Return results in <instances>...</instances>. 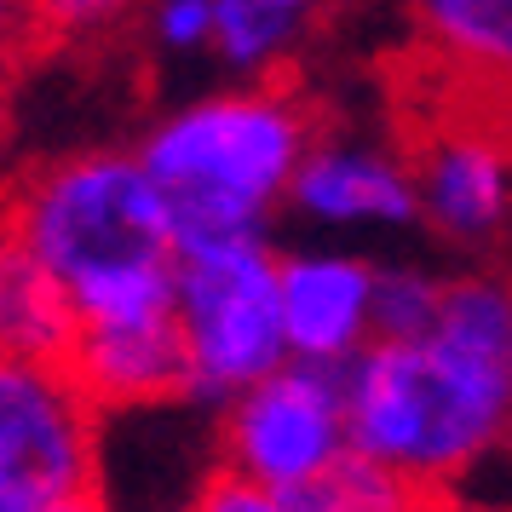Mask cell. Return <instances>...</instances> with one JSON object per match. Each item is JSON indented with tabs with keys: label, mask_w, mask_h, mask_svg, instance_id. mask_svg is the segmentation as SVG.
Masks as SVG:
<instances>
[{
	"label": "cell",
	"mask_w": 512,
	"mask_h": 512,
	"mask_svg": "<svg viewBox=\"0 0 512 512\" xmlns=\"http://www.w3.org/2000/svg\"><path fill=\"white\" fill-rule=\"evenodd\" d=\"M311 150V110L282 87L225 93L167 116L133 156L162 202L173 259L254 242Z\"/></svg>",
	"instance_id": "cell-1"
},
{
	"label": "cell",
	"mask_w": 512,
	"mask_h": 512,
	"mask_svg": "<svg viewBox=\"0 0 512 512\" xmlns=\"http://www.w3.org/2000/svg\"><path fill=\"white\" fill-rule=\"evenodd\" d=\"M443 282L426 271H374L369 282V346H420L432 340Z\"/></svg>",
	"instance_id": "cell-15"
},
{
	"label": "cell",
	"mask_w": 512,
	"mask_h": 512,
	"mask_svg": "<svg viewBox=\"0 0 512 512\" xmlns=\"http://www.w3.org/2000/svg\"><path fill=\"white\" fill-rule=\"evenodd\" d=\"M409 495H415V489L403 484V478H392L386 466H374V461H363V455L340 449L311 484L288 489L282 501L294 512H397Z\"/></svg>",
	"instance_id": "cell-14"
},
{
	"label": "cell",
	"mask_w": 512,
	"mask_h": 512,
	"mask_svg": "<svg viewBox=\"0 0 512 512\" xmlns=\"http://www.w3.org/2000/svg\"><path fill=\"white\" fill-rule=\"evenodd\" d=\"M432 340L484 363H512V305L495 277H455L438 294Z\"/></svg>",
	"instance_id": "cell-12"
},
{
	"label": "cell",
	"mask_w": 512,
	"mask_h": 512,
	"mask_svg": "<svg viewBox=\"0 0 512 512\" xmlns=\"http://www.w3.org/2000/svg\"><path fill=\"white\" fill-rule=\"evenodd\" d=\"M225 472L248 484L288 495L311 484L340 449H346V415H340V363H282L259 386L231 397V415L219 432Z\"/></svg>",
	"instance_id": "cell-5"
},
{
	"label": "cell",
	"mask_w": 512,
	"mask_h": 512,
	"mask_svg": "<svg viewBox=\"0 0 512 512\" xmlns=\"http://www.w3.org/2000/svg\"><path fill=\"white\" fill-rule=\"evenodd\" d=\"M156 29H162L167 47H202L208 29H213V6H202V0H173V6L156 12Z\"/></svg>",
	"instance_id": "cell-17"
},
{
	"label": "cell",
	"mask_w": 512,
	"mask_h": 512,
	"mask_svg": "<svg viewBox=\"0 0 512 512\" xmlns=\"http://www.w3.org/2000/svg\"><path fill=\"white\" fill-rule=\"evenodd\" d=\"M420 35L455 70L489 75V81L507 75L512 12L495 0H432V6H420Z\"/></svg>",
	"instance_id": "cell-11"
},
{
	"label": "cell",
	"mask_w": 512,
	"mask_h": 512,
	"mask_svg": "<svg viewBox=\"0 0 512 512\" xmlns=\"http://www.w3.org/2000/svg\"><path fill=\"white\" fill-rule=\"evenodd\" d=\"M0 133H6V87H0Z\"/></svg>",
	"instance_id": "cell-22"
},
{
	"label": "cell",
	"mask_w": 512,
	"mask_h": 512,
	"mask_svg": "<svg viewBox=\"0 0 512 512\" xmlns=\"http://www.w3.org/2000/svg\"><path fill=\"white\" fill-rule=\"evenodd\" d=\"M58 369L70 374V386L87 397L93 415L190 397V357L173 317L127 328H75Z\"/></svg>",
	"instance_id": "cell-7"
},
{
	"label": "cell",
	"mask_w": 512,
	"mask_h": 512,
	"mask_svg": "<svg viewBox=\"0 0 512 512\" xmlns=\"http://www.w3.org/2000/svg\"><path fill=\"white\" fill-rule=\"evenodd\" d=\"M12 35H18V12H6V6H0V70L12 64Z\"/></svg>",
	"instance_id": "cell-20"
},
{
	"label": "cell",
	"mask_w": 512,
	"mask_h": 512,
	"mask_svg": "<svg viewBox=\"0 0 512 512\" xmlns=\"http://www.w3.org/2000/svg\"><path fill=\"white\" fill-rule=\"evenodd\" d=\"M397 512H466V507L449 495V489H415V495H409Z\"/></svg>",
	"instance_id": "cell-18"
},
{
	"label": "cell",
	"mask_w": 512,
	"mask_h": 512,
	"mask_svg": "<svg viewBox=\"0 0 512 512\" xmlns=\"http://www.w3.org/2000/svg\"><path fill=\"white\" fill-rule=\"evenodd\" d=\"M512 363H484L438 340L363 346L340 363L346 449L409 489H449L455 472L501 438Z\"/></svg>",
	"instance_id": "cell-2"
},
{
	"label": "cell",
	"mask_w": 512,
	"mask_h": 512,
	"mask_svg": "<svg viewBox=\"0 0 512 512\" xmlns=\"http://www.w3.org/2000/svg\"><path fill=\"white\" fill-rule=\"evenodd\" d=\"M173 323L190 357V397H236L288 363L277 323V254L254 242L173 259Z\"/></svg>",
	"instance_id": "cell-4"
},
{
	"label": "cell",
	"mask_w": 512,
	"mask_h": 512,
	"mask_svg": "<svg viewBox=\"0 0 512 512\" xmlns=\"http://www.w3.org/2000/svg\"><path fill=\"white\" fill-rule=\"evenodd\" d=\"M0 489L24 512L98 489V415L58 363L0 357Z\"/></svg>",
	"instance_id": "cell-6"
},
{
	"label": "cell",
	"mask_w": 512,
	"mask_h": 512,
	"mask_svg": "<svg viewBox=\"0 0 512 512\" xmlns=\"http://www.w3.org/2000/svg\"><path fill=\"white\" fill-rule=\"evenodd\" d=\"M0 512H24V507H18V501H12V495H6V489H0Z\"/></svg>",
	"instance_id": "cell-21"
},
{
	"label": "cell",
	"mask_w": 512,
	"mask_h": 512,
	"mask_svg": "<svg viewBox=\"0 0 512 512\" xmlns=\"http://www.w3.org/2000/svg\"><path fill=\"white\" fill-rule=\"evenodd\" d=\"M0 219L64 288V300L98 282L173 271L162 202L139 162L116 150L24 173L12 190H0Z\"/></svg>",
	"instance_id": "cell-3"
},
{
	"label": "cell",
	"mask_w": 512,
	"mask_h": 512,
	"mask_svg": "<svg viewBox=\"0 0 512 512\" xmlns=\"http://www.w3.org/2000/svg\"><path fill=\"white\" fill-rule=\"evenodd\" d=\"M369 282L363 259H277V323L294 363H351L369 346Z\"/></svg>",
	"instance_id": "cell-8"
},
{
	"label": "cell",
	"mask_w": 512,
	"mask_h": 512,
	"mask_svg": "<svg viewBox=\"0 0 512 512\" xmlns=\"http://www.w3.org/2000/svg\"><path fill=\"white\" fill-rule=\"evenodd\" d=\"M190 512H294V507L282 495H271V489H259L248 478L225 472V466H213L208 478H202V489H196Z\"/></svg>",
	"instance_id": "cell-16"
},
{
	"label": "cell",
	"mask_w": 512,
	"mask_h": 512,
	"mask_svg": "<svg viewBox=\"0 0 512 512\" xmlns=\"http://www.w3.org/2000/svg\"><path fill=\"white\" fill-rule=\"evenodd\" d=\"M305 24H311V12L294 6V0H219L208 41L236 70H265V64L288 58V47L305 35Z\"/></svg>",
	"instance_id": "cell-13"
},
{
	"label": "cell",
	"mask_w": 512,
	"mask_h": 512,
	"mask_svg": "<svg viewBox=\"0 0 512 512\" xmlns=\"http://www.w3.org/2000/svg\"><path fill=\"white\" fill-rule=\"evenodd\" d=\"M75 340V311L41 259L0 219V357L12 363H64Z\"/></svg>",
	"instance_id": "cell-10"
},
{
	"label": "cell",
	"mask_w": 512,
	"mask_h": 512,
	"mask_svg": "<svg viewBox=\"0 0 512 512\" xmlns=\"http://www.w3.org/2000/svg\"><path fill=\"white\" fill-rule=\"evenodd\" d=\"M288 196L305 213H317L328 225H409L415 219V190L403 179L392 156H369V150H334V144H311L305 162L288 179Z\"/></svg>",
	"instance_id": "cell-9"
},
{
	"label": "cell",
	"mask_w": 512,
	"mask_h": 512,
	"mask_svg": "<svg viewBox=\"0 0 512 512\" xmlns=\"http://www.w3.org/2000/svg\"><path fill=\"white\" fill-rule=\"evenodd\" d=\"M41 512H110V501H104V489H81V495H64Z\"/></svg>",
	"instance_id": "cell-19"
}]
</instances>
